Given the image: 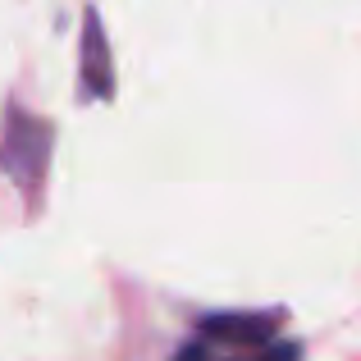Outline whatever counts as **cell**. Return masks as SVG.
<instances>
[{
    "label": "cell",
    "instance_id": "obj_4",
    "mask_svg": "<svg viewBox=\"0 0 361 361\" xmlns=\"http://www.w3.org/2000/svg\"><path fill=\"white\" fill-rule=\"evenodd\" d=\"M174 361H298V343H274L265 348H220V343H206V338H192V343L178 348Z\"/></svg>",
    "mask_w": 361,
    "mask_h": 361
},
{
    "label": "cell",
    "instance_id": "obj_1",
    "mask_svg": "<svg viewBox=\"0 0 361 361\" xmlns=\"http://www.w3.org/2000/svg\"><path fill=\"white\" fill-rule=\"evenodd\" d=\"M46 165H51V123L27 115V110H9L5 133H0V169L23 188V197L42 192L46 183Z\"/></svg>",
    "mask_w": 361,
    "mask_h": 361
},
{
    "label": "cell",
    "instance_id": "obj_3",
    "mask_svg": "<svg viewBox=\"0 0 361 361\" xmlns=\"http://www.w3.org/2000/svg\"><path fill=\"white\" fill-rule=\"evenodd\" d=\"M82 97L92 101L115 97V60H110L106 23H101L97 5H87V14H82Z\"/></svg>",
    "mask_w": 361,
    "mask_h": 361
},
{
    "label": "cell",
    "instance_id": "obj_2",
    "mask_svg": "<svg viewBox=\"0 0 361 361\" xmlns=\"http://www.w3.org/2000/svg\"><path fill=\"white\" fill-rule=\"evenodd\" d=\"M197 338L206 343H220V348H265L279 338V311H224V316H206L197 325Z\"/></svg>",
    "mask_w": 361,
    "mask_h": 361
}]
</instances>
